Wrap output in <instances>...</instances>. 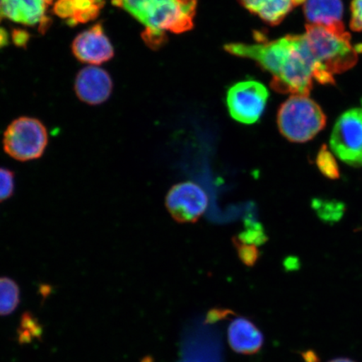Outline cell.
Returning <instances> with one entry per match:
<instances>
[{"label": "cell", "mask_w": 362, "mask_h": 362, "mask_svg": "<svg viewBox=\"0 0 362 362\" xmlns=\"http://www.w3.org/2000/svg\"><path fill=\"white\" fill-rule=\"evenodd\" d=\"M53 0H1L0 21L8 19L28 26L39 25L40 31H47L51 19L45 16Z\"/></svg>", "instance_id": "30bf717a"}, {"label": "cell", "mask_w": 362, "mask_h": 362, "mask_svg": "<svg viewBox=\"0 0 362 362\" xmlns=\"http://www.w3.org/2000/svg\"><path fill=\"white\" fill-rule=\"evenodd\" d=\"M20 301V288L16 282L10 278L0 277V316L12 314Z\"/></svg>", "instance_id": "2e32d148"}, {"label": "cell", "mask_w": 362, "mask_h": 362, "mask_svg": "<svg viewBox=\"0 0 362 362\" xmlns=\"http://www.w3.org/2000/svg\"><path fill=\"white\" fill-rule=\"evenodd\" d=\"M238 238L244 243L252 244V245L256 246L262 245L268 240L264 230L259 224H255L252 226H248L246 230L240 234Z\"/></svg>", "instance_id": "7402d4cb"}, {"label": "cell", "mask_w": 362, "mask_h": 362, "mask_svg": "<svg viewBox=\"0 0 362 362\" xmlns=\"http://www.w3.org/2000/svg\"><path fill=\"white\" fill-rule=\"evenodd\" d=\"M329 144L339 160L353 167L362 166V108H352L338 117Z\"/></svg>", "instance_id": "52a82bcc"}, {"label": "cell", "mask_w": 362, "mask_h": 362, "mask_svg": "<svg viewBox=\"0 0 362 362\" xmlns=\"http://www.w3.org/2000/svg\"><path fill=\"white\" fill-rule=\"evenodd\" d=\"M146 26L147 31L166 35L187 33L194 27L197 0H112Z\"/></svg>", "instance_id": "3957f363"}, {"label": "cell", "mask_w": 362, "mask_h": 362, "mask_svg": "<svg viewBox=\"0 0 362 362\" xmlns=\"http://www.w3.org/2000/svg\"><path fill=\"white\" fill-rule=\"evenodd\" d=\"M0 3H1V0H0Z\"/></svg>", "instance_id": "83f0119b"}, {"label": "cell", "mask_w": 362, "mask_h": 362, "mask_svg": "<svg viewBox=\"0 0 362 362\" xmlns=\"http://www.w3.org/2000/svg\"><path fill=\"white\" fill-rule=\"evenodd\" d=\"M71 51L78 61L90 65H101L115 57L110 40L104 33L102 23L80 33L71 45Z\"/></svg>", "instance_id": "9c48e42d"}, {"label": "cell", "mask_w": 362, "mask_h": 362, "mask_svg": "<svg viewBox=\"0 0 362 362\" xmlns=\"http://www.w3.org/2000/svg\"><path fill=\"white\" fill-rule=\"evenodd\" d=\"M54 13L63 20L69 21L74 15L71 0H57L54 4Z\"/></svg>", "instance_id": "603a6c76"}, {"label": "cell", "mask_w": 362, "mask_h": 362, "mask_svg": "<svg viewBox=\"0 0 362 362\" xmlns=\"http://www.w3.org/2000/svg\"><path fill=\"white\" fill-rule=\"evenodd\" d=\"M209 199L205 191L192 181L176 184L165 198L169 214L179 223H194L205 214Z\"/></svg>", "instance_id": "ba28073f"}, {"label": "cell", "mask_w": 362, "mask_h": 362, "mask_svg": "<svg viewBox=\"0 0 362 362\" xmlns=\"http://www.w3.org/2000/svg\"><path fill=\"white\" fill-rule=\"evenodd\" d=\"M8 45V35L7 30L0 27V49L6 47Z\"/></svg>", "instance_id": "484cf974"}, {"label": "cell", "mask_w": 362, "mask_h": 362, "mask_svg": "<svg viewBox=\"0 0 362 362\" xmlns=\"http://www.w3.org/2000/svg\"><path fill=\"white\" fill-rule=\"evenodd\" d=\"M269 93L259 81H239L226 93V105L230 117L239 123L255 124L265 110Z\"/></svg>", "instance_id": "8992f818"}, {"label": "cell", "mask_w": 362, "mask_h": 362, "mask_svg": "<svg viewBox=\"0 0 362 362\" xmlns=\"http://www.w3.org/2000/svg\"><path fill=\"white\" fill-rule=\"evenodd\" d=\"M316 65L315 80L320 84H334V76L354 67L358 53L351 43L345 25H307L304 34Z\"/></svg>", "instance_id": "7a4b0ae2"}, {"label": "cell", "mask_w": 362, "mask_h": 362, "mask_svg": "<svg viewBox=\"0 0 362 362\" xmlns=\"http://www.w3.org/2000/svg\"><path fill=\"white\" fill-rule=\"evenodd\" d=\"M351 28L354 31H362V0H351Z\"/></svg>", "instance_id": "cb8c5ba5"}, {"label": "cell", "mask_w": 362, "mask_h": 362, "mask_svg": "<svg viewBox=\"0 0 362 362\" xmlns=\"http://www.w3.org/2000/svg\"><path fill=\"white\" fill-rule=\"evenodd\" d=\"M316 165L321 172V174L330 180H337L339 178V169L333 153L330 152L329 148L323 144L321 146L316 156Z\"/></svg>", "instance_id": "ac0fdd59"}, {"label": "cell", "mask_w": 362, "mask_h": 362, "mask_svg": "<svg viewBox=\"0 0 362 362\" xmlns=\"http://www.w3.org/2000/svg\"><path fill=\"white\" fill-rule=\"evenodd\" d=\"M113 84L105 70L94 66L83 68L76 76L74 89L79 100L88 105H100L107 101L112 93Z\"/></svg>", "instance_id": "8fae6325"}, {"label": "cell", "mask_w": 362, "mask_h": 362, "mask_svg": "<svg viewBox=\"0 0 362 362\" xmlns=\"http://www.w3.org/2000/svg\"><path fill=\"white\" fill-rule=\"evenodd\" d=\"M228 343L234 351L243 355H252L259 351L264 344V336L252 321L237 318L229 325Z\"/></svg>", "instance_id": "7c38bea8"}, {"label": "cell", "mask_w": 362, "mask_h": 362, "mask_svg": "<svg viewBox=\"0 0 362 362\" xmlns=\"http://www.w3.org/2000/svg\"><path fill=\"white\" fill-rule=\"evenodd\" d=\"M49 144L47 127L38 119L22 116L4 130L3 148L6 155L20 162L39 160Z\"/></svg>", "instance_id": "5b68a950"}, {"label": "cell", "mask_w": 362, "mask_h": 362, "mask_svg": "<svg viewBox=\"0 0 362 362\" xmlns=\"http://www.w3.org/2000/svg\"><path fill=\"white\" fill-rule=\"evenodd\" d=\"M328 362H356L350 358H346V357H339V358L333 359Z\"/></svg>", "instance_id": "4316f807"}, {"label": "cell", "mask_w": 362, "mask_h": 362, "mask_svg": "<svg viewBox=\"0 0 362 362\" xmlns=\"http://www.w3.org/2000/svg\"><path fill=\"white\" fill-rule=\"evenodd\" d=\"M279 132L293 143L313 139L327 124V116L309 96L292 95L280 106L277 115Z\"/></svg>", "instance_id": "277c9868"}, {"label": "cell", "mask_w": 362, "mask_h": 362, "mask_svg": "<svg viewBox=\"0 0 362 362\" xmlns=\"http://www.w3.org/2000/svg\"><path fill=\"white\" fill-rule=\"evenodd\" d=\"M313 207L320 218L328 223H337L342 218L346 209L345 205L341 202L319 199L313 202Z\"/></svg>", "instance_id": "e0dca14e"}, {"label": "cell", "mask_w": 362, "mask_h": 362, "mask_svg": "<svg viewBox=\"0 0 362 362\" xmlns=\"http://www.w3.org/2000/svg\"><path fill=\"white\" fill-rule=\"evenodd\" d=\"M74 15L67 25L76 26L96 20L105 6V0H71Z\"/></svg>", "instance_id": "9a60e30c"}, {"label": "cell", "mask_w": 362, "mask_h": 362, "mask_svg": "<svg viewBox=\"0 0 362 362\" xmlns=\"http://www.w3.org/2000/svg\"><path fill=\"white\" fill-rule=\"evenodd\" d=\"M42 328L37 320L34 315L30 313L23 315L19 330H18V337L21 343H27L33 341L35 338L42 336Z\"/></svg>", "instance_id": "d6986e66"}, {"label": "cell", "mask_w": 362, "mask_h": 362, "mask_svg": "<svg viewBox=\"0 0 362 362\" xmlns=\"http://www.w3.org/2000/svg\"><path fill=\"white\" fill-rule=\"evenodd\" d=\"M230 55L255 61L272 75L271 88L283 94L309 96L313 88L316 65L305 35H287L256 44L230 43Z\"/></svg>", "instance_id": "6da1fadb"}, {"label": "cell", "mask_w": 362, "mask_h": 362, "mask_svg": "<svg viewBox=\"0 0 362 362\" xmlns=\"http://www.w3.org/2000/svg\"><path fill=\"white\" fill-rule=\"evenodd\" d=\"M235 247L237 248L239 259L247 266H253L259 257V251L256 245L244 243L238 238H233Z\"/></svg>", "instance_id": "ffe728a7"}, {"label": "cell", "mask_w": 362, "mask_h": 362, "mask_svg": "<svg viewBox=\"0 0 362 362\" xmlns=\"http://www.w3.org/2000/svg\"><path fill=\"white\" fill-rule=\"evenodd\" d=\"M12 40L17 47H26L30 40V34L23 29L12 30Z\"/></svg>", "instance_id": "d4e9b609"}, {"label": "cell", "mask_w": 362, "mask_h": 362, "mask_svg": "<svg viewBox=\"0 0 362 362\" xmlns=\"http://www.w3.org/2000/svg\"><path fill=\"white\" fill-rule=\"evenodd\" d=\"M247 11L260 18L267 24L275 26L281 23L294 8L305 0H238Z\"/></svg>", "instance_id": "4fadbf2b"}, {"label": "cell", "mask_w": 362, "mask_h": 362, "mask_svg": "<svg viewBox=\"0 0 362 362\" xmlns=\"http://www.w3.org/2000/svg\"><path fill=\"white\" fill-rule=\"evenodd\" d=\"M303 4L305 19L310 25H343L342 0H305Z\"/></svg>", "instance_id": "5bb4252c"}, {"label": "cell", "mask_w": 362, "mask_h": 362, "mask_svg": "<svg viewBox=\"0 0 362 362\" xmlns=\"http://www.w3.org/2000/svg\"><path fill=\"white\" fill-rule=\"evenodd\" d=\"M16 188V176L13 172L0 167V203L10 199Z\"/></svg>", "instance_id": "44dd1931"}]
</instances>
